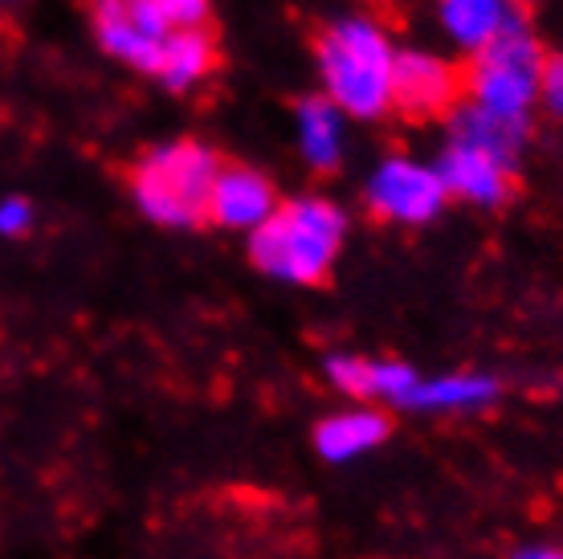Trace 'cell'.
Returning a JSON list of instances; mask_svg holds the SVG:
<instances>
[{"label": "cell", "instance_id": "6da1fadb", "mask_svg": "<svg viewBox=\"0 0 563 559\" xmlns=\"http://www.w3.org/2000/svg\"><path fill=\"white\" fill-rule=\"evenodd\" d=\"M314 70L323 98L343 119H380L393 111L396 42L372 17H335L314 37Z\"/></svg>", "mask_w": 563, "mask_h": 559}, {"label": "cell", "instance_id": "7a4b0ae2", "mask_svg": "<svg viewBox=\"0 0 563 559\" xmlns=\"http://www.w3.org/2000/svg\"><path fill=\"white\" fill-rule=\"evenodd\" d=\"M347 241V212L327 196L282 200L274 217L250 233V262L290 286H319L335 270Z\"/></svg>", "mask_w": 563, "mask_h": 559}, {"label": "cell", "instance_id": "3957f363", "mask_svg": "<svg viewBox=\"0 0 563 559\" xmlns=\"http://www.w3.org/2000/svg\"><path fill=\"white\" fill-rule=\"evenodd\" d=\"M221 155L205 143L180 140L143 152L131 168V200L164 229H197L209 221V193Z\"/></svg>", "mask_w": 563, "mask_h": 559}, {"label": "cell", "instance_id": "277c9868", "mask_svg": "<svg viewBox=\"0 0 563 559\" xmlns=\"http://www.w3.org/2000/svg\"><path fill=\"white\" fill-rule=\"evenodd\" d=\"M543 50L531 37V29L519 17L510 21L486 50L470 54L465 66V102L498 119L531 123L539 107V74H543Z\"/></svg>", "mask_w": 563, "mask_h": 559}, {"label": "cell", "instance_id": "5b68a950", "mask_svg": "<svg viewBox=\"0 0 563 559\" xmlns=\"http://www.w3.org/2000/svg\"><path fill=\"white\" fill-rule=\"evenodd\" d=\"M364 200L376 221L417 229V224L433 221L450 196L441 188V176H437L433 164L412 160V155H388L367 176Z\"/></svg>", "mask_w": 563, "mask_h": 559}, {"label": "cell", "instance_id": "8992f818", "mask_svg": "<svg viewBox=\"0 0 563 559\" xmlns=\"http://www.w3.org/2000/svg\"><path fill=\"white\" fill-rule=\"evenodd\" d=\"M465 102V74L450 57L429 50H396L393 111L409 119H437L453 114Z\"/></svg>", "mask_w": 563, "mask_h": 559}, {"label": "cell", "instance_id": "52a82bcc", "mask_svg": "<svg viewBox=\"0 0 563 559\" xmlns=\"http://www.w3.org/2000/svg\"><path fill=\"white\" fill-rule=\"evenodd\" d=\"M90 29L102 54L143 74H155L159 50L172 37L159 21L143 13L140 0H90Z\"/></svg>", "mask_w": 563, "mask_h": 559}, {"label": "cell", "instance_id": "ba28073f", "mask_svg": "<svg viewBox=\"0 0 563 559\" xmlns=\"http://www.w3.org/2000/svg\"><path fill=\"white\" fill-rule=\"evenodd\" d=\"M441 176V188L453 200L478 205V209H498L515 196V164L498 160L490 152L465 147V143H445L441 160L433 164Z\"/></svg>", "mask_w": 563, "mask_h": 559}, {"label": "cell", "instance_id": "9c48e42d", "mask_svg": "<svg viewBox=\"0 0 563 559\" xmlns=\"http://www.w3.org/2000/svg\"><path fill=\"white\" fill-rule=\"evenodd\" d=\"M278 205V188L269 184V176H262L250 164H221L209 193V221L221 229L254 233L274 217Z\"/></svg>", "mask_w": 563, "mask_h": 559}, {"label": "cell", "instance_id": "30bf717a", "mask_svg": "<svg viewBox=\"0 0 563 559\" xmlns=\"http://www.w3.org/2000/svg\"><path fill=\"white\" fill-rule=\"evenodd\" d=\"M527 135H531V123L498 119V114L482 111V107H470V102H462V107L450 114V143H465V147L490 152V155H498V160L515 164V168H519Z\"/></svg>", "mask_w": 563, "mask_h": 559}, {"label": "cell", "instance_id": "8fae6325", "mask_svg": "<svg viewBox=\"0 0 563 559\" xmlns=\"http://www.w3.org/2000/svg\"><path fill=\"white\" fill-rule=\"evenodd\" d=\"M295 140L307 168L331 172L343 160V111L323 95L302 98L295 111Z\"/></svg>", "mask_w": 563, "mask_h": 559}, {"label": "cell", "instance_id": "7c38bea8", "mask_svg": "<svg viewBox=\"0 0 563 559\" xmlns=\"http://www.w3.org/2000/svg\"><path fill=\"white\" fill-rule=\"evenodd\" d=\"M437 21L457 50L478 54L515 21V13L503 0H437Z\"/></svg>", "mask_w": 563, "mask_h": 559}, {"label": "cell", "instance_id": "4fadbf2b", "mask_svg": "<svg viewBox=\"0 0 563 559\" xmlns=\"http://www.w3.org/2000/svg\"><path fill=\"white\" fill-rule=\"evenodd\" d=\"M388 434H393V417L384 408H352V413H335V417L319 420L314 446L331 462H347L364 449H376Z\"/></svg>", "mask_w": 563, "mask_h": 559}, {"label": "cell", "instance_id": "5bb4252c", "mask_svg": "<svg viewBox=\"0 0 563 559\" xmlns=\"http://www.w3.org/2000/svg\"><path fill=\"white\" fill-rule=\"evenodd\" d=\"M212 70H217V42H212V33L209 29H184V33H172L168 42H164L152 78H159L168 90H192Z\"/></svg>", "mask_w": 563, "mask_h": 559}, {"label": "cell", "instance_id": "9a60e30c", "mask_svg": "<svg viewBox=\"0 0 563 559\" xmlns=\"http://www.w3.org/2000/svg\"><path fill=\"white\" fill-rule=\"evenodd\" d=\"M498 396V384L490 376H441L421 380L409 392V408H474Z\"/></svg>", "mask_w": 563, "mask_h": 559}, {"label": "cell", "instance_id": "2e32d148", "mask_svg": "<svg viewBox=\"0 0 563 559\" xmlns=\"http://www.w3.org/2000/svg\"><path fill=\"white\" fill-rule=\"evenodd\" d=\"M143 13L159 21L168 33H184V29H205L212 17V0H140Z\"/></svg>", "mask_w": 563, "mask_h": 559}, {"label": "cell", "instance_id": "e0dca14e", "mask_svg": "<svg viewBox=\"0 0 563 559\" xmlns=\"http://www.w3.org/2000/svg\"><path fill=\"white\" fill-rule=\"evenodd\" d=\"M33 229V205L25 196H4L0 200V238H25Z\"/></svg>", "mask_w": 563, "mask_h": 559}, {"label": "cell", "instance_id": "ac0fdd59", "mask_svg": "<svg viewBox=\"0 0 563 559\" xmlns=\"http://www.w3.org/2000/svg\"><path fill=\"white\" fill-rule=\"evenodd\" d=\"M539 107L551 114H563V57H543V74H539Z\"/></svg>", "mask_w": 563, "mask_h": 559}, {"label": "cell", "instance_id": "d6986e66", "mask_svg": "<svg viewBox=\"0 0 563 559\" xmlns=\"http://www.w3.org/2000/svg\"><path fill=\"white\" fill-rule=\"evenodd\" d=\"M515 559H563L560 547H522Z\"/></svg>", "mask_w": 563, "mask_h": 559}, {"label": "cell", "instance_id": "ffe728a7", "mask_svg": "<svg viewBox=\"0 0 563 559\" xmlns=\"http://www.w3.org/2000/svg\"><path fill=\"white\" fill-rule=\"evenodd\" d=\"M503 4H510V9H515V4H519V0H503Z\"/></svg>", "mask_w": 563, "mask_h": 559}, {"label": "cell", "instance_id": "44dd1931", "mask_svg": "<svg viewBox=\"0 0 563 559\" xmlns=\"http://www.w3.org/2000/svg\"><path fill=\"white\" fill-rule=\"evenodd\" d=\"M0 4H16V0H0Z\"/></svg>", "mask_w": 563, "mask_h": 559}]
</instances>
